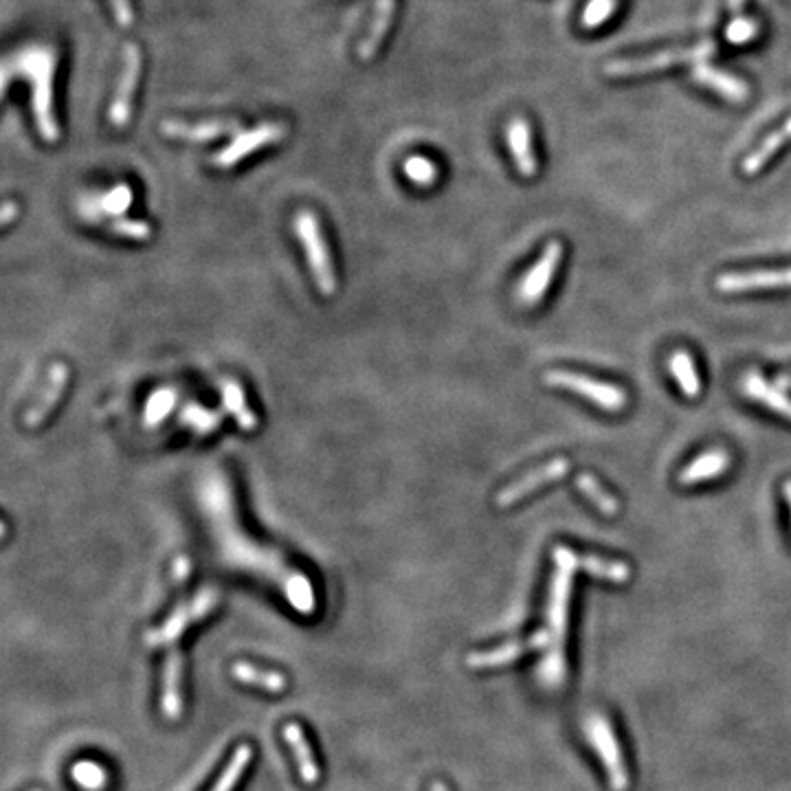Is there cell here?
Returning <instances> with one entry per match:
<instances>
[{
	"label": "cell",
	"instance_id": "44dd1931",
	"mask_svg": "<svg viewBox=\"0 0 791 791\" xmlns=\"http://www.w3.org/2000/svg\"><path fill=\"white\" fill-rule=\"evenodd\" d=\"M743 392L752 400H759V403H763L767 409H772L776 414L791 420V398L778 385L767 383L761 374L756 372L745 374Z\"/></svg>",
	"mask_w": 791,
	"mask_h": 791
},
{
	"label": "cell",
	"instance_id": "e0dca14e",
	"mask_svg": "<svg viewBox=\"0 0 791 791\" xmlns=\"http://www.w3.org/2000/svg\"><path fill=\"white\" fill-rule=\"evenodd\" d=\"M69 367L64 363H55L51 365L49 370V381L47 387H44V392L40 394V398L33 403V407L25 414V425L27 427H40L51 411L58 405V400L64 394V387L69 383Z\"/></svg>",
	"mask_w": 791,
	"mask_h": 791
},
{
	"label": "cell",
	"instance_id": "8fae6325",
	"mask_svg": "<svg viewBox=\"0 0 791 791\" xmlns=\"http://www.w3.org/2000/svg\"><path fill=\"white\" fill-rule=\"evenodd\" d=\"M139 73H141V51L139 47H135V44H128L124 53V69H121L113 108H110V121H113L117 128L128 126L132 113V95H135Z\"/></svg>",
	"mask_w": 791,
	"mask_h": 791
},
{
	"label": "cell",
	"instance_id": "4dcf8cb0",
	"mask_svg": "<svg viewBox=\"0 0 791 791\" xmlns=\"http://www.w3.org/2000/svg\"><path fill=\"white\" fill-rule=\"evenodd\" d=\"M132 198H135V194H132L130 185H117V187H113L110 192H106L102 198L97 200L95 211H91V214H86V218L93 220L95 214L97 216H121L124 211L130 209Z\"/></svg>",
	"mask_w": 791,
	"mask_h": 791
},
{
	"label": "cell",
	"instance_id": "74e56055",
	"mask_svg": "<svg viewBox=\"0 0 791 791\" xmlns=\"http://www.w3.org/2000/svg\"><path fill=\"white\" fill-rule=\"evenodd\" d=\"M110 5L115 9V16L117 22L121 27H130L132 25V7H130V0H110Z\"/></svg>",
	"mask_w": 791,
	"mask_h": 791
},
{
	"label": "cell",
	"instance_id": "ab89813d",
	"mask_svg": "<svg viewBox=\"0 0 791 791\" xmlns=\"http://www.w3.org/2000/svg\"><path fill=\"white\" fill-rule=\"evenodd\" d=\"M16 216H18V209H16V205L9 200V203H5V211H3V225H9V222L14 220Z\"/></svg>",
	"mask_w": 791,
	"mask_h": 791
},
{
	"label": "cell",
	"instance_id": "ba28073f",
	"mask_svg": "<svg viewBox=\"0 0 791 791\" xmlns=\"http://www.w3.org/2000/svg\"><path fill=\"white\" fill-rule=\"evenodd\" d=\"M286 137V126L284 124H262L253 130L242 132L236 139H233L225 150H220L214 159V165L218 167H233L236 163H240L242 159H247L249 154H253L255 150H260L264 146H271V143H277L280 139Z\"/></svg>",
	"mask_w": 791,
	"mask_h": 791
},
{
	"label": "cell",
	"instance_id": "b9f144b4",
	"mask_svg": "<svg viewBox=\"0 0 791 791\" xmlns=\"http://www.w3.org/2000/svg\"><path fill=\"white\" fill-rule=\"evenodd\" d=\"M783 493H785V499H787V504L791 508V479H787V482L783 484Z\"/></svg>",
	"mask_w": 791,
	"mask_h": 791
},
{
	"label": "cell",
	"instance_id": "1f68e13d",
	"mask_svg": "<svg viewBox=\"0 0 791 791\" xmlns=\"http://www.w3.org/2000/svg\"><path fill=\"white\" fill-rule=\"evenodd\" d=\"M181 422L185 427L200 433V436H207V433L216 431L220 427L222 418H220V414H216V411L205 409L196 403H189L181 411Z\"/></svg>",
	"mask_w": 791,
	"mask_h": 791
},
{
	"label": "cell",
	"instance_id": "2e32d148",
	"mask_svg": "<svg viewBox=\"0 0 791 791\" xmlns=\"http://www.w3.org/2000/svg\"><path fill=\"white\" fill-rule=\"evenodd\" d=\"M163 135L172 139H183V141H194V143H205L211 139L231 135V132L238 130V121L233 119H211V121H200V124H185V121H165L161 126Z\"/></svg>",
	"mask_w": 791,
	"mask_h": 791
},
{
	"label": "cell",
	"instance_id": "8d00e7d4",
	"mask_svg": "<svg viewBox=\"0 0 791 791\" xmlns=\"http://www.w3.org/2000/svg\"><path fill=\"white\" fill-rule=\"evenodd\" d=\"M110 231L130 240H148L152 236L150 225H146V222L141 220H128V218H117L110 222Z\"/></svg>",
	"mask_w": 791,
	"mask_h": 791
},
{
	"label": "cell",
	"instance_id": "5b68a950",
	"mask_svg": "<svg viewBox=\"0 0 791 791\" xmlns=\"http://www.w3.org/2000/svg\"><path fill=\"white\" fill-rule=\"evenodd\" d=\"M715 53V42H699L695 47H679V49H666L657 51L649 58H633V60H616L605 64L607 75L627 77V75H644L666 69V66L686 64V62H701L708 55Z\"/></svg>",
	"mask_w": 791,
	"mask_h": 791
},
{
	"label": "cell",
	"instance_id": "8992f818",
	"mask_svg": "<svg viewBox=\"0 0 791 791\" xmlns=\"http://www.w3.org/2000/svg\"><path fill=\"white\" fill-rule=\"evenodd\" d=\"M218 600H220L218 589H214V587L200 589V592L192 600H189V603L178 607L174 614L165 620V625H161L159 629H152L146 635V644H150V646L174 644L178 638H181L183 631L189 625H194V622L209 616L211 611L216 609Z\"/></svg>",
	"mask_w": 791,
	"mask_h": 791
},
{
	"label": "cell",
	"instance_id": "836d02e7",
	"mask_svg": "<svg viewBox=\"0 0 791 791\" xmlns=\"http://www.w3.org/2000/svg\"><path fill=\"white\" fill-rule=\"evenodd\" d=\"M73 778L75 783L86 791H99L104 789L108 783V774L102 765H97L93 761H82L73 767Z\"/></svg>",
	"mask_w": 791,
	"mask_h": 791
},
{
	"label": "cell",
	"instance_id": "d6a6232c",
	"mask_svg": "<svg viewBox=\"0 0 791 791\" xmlns=\"http://www.w3.org/2000/svg\"><path fill=\"white\" fill-rule=\"evenodd\" d=\"M405 174L414 185L418 187H431L438 181V167L427 157H409L405 161Z\"/></svg>",
	"mask_w": 791,
	"mask_h": 791
},
{
	"label": "cell",
	"instance_id": "603a6c76",
	"mask_svg": "<svg viewBox=\"0 0 791 791\" xmlns=\"http://www.w3.org/2000/svg\"><path fill=\"white\" fill-rule=\"evenodd\" d=\"M394 9H396V0H376V7H374V18H372V25L367 29V36L361 44V58L363 60H372L378 47H381V42L385 38V33L392 25V18H394Z\"/></svg>",
	"mask_w": 791,
	"mask_h": 791
},
{
	"label": "cell",
	"instance_id": "d6986e66",
	"mask_svg": "<svg viewBox=\"0 0 791 791\" xmlns=\"http://www.w3.org/2000/svg\"><path fill=\"white\" fill-rule=\"evenodd\" d=\"M506 139H508V146L512 150V157H515L517 170L528 178L537 174V159H534L532 130H530L528 121L521 117L512 119L508 124V130H506Z\"/></svg>",
	"mask_w": 791,
	"mask_h": 791
},
{
	"label": "cell",
	"instance_id": "5bb4252c",
	"mask_svg": "<svg viewBox=\"0 0 791 791\" xmlns=\"http://www.w3.org/2000/svg\"><path fill=\"white\" fill-rule=\"evenodd\" d=\"M767 288H791V269L723 273L717 277V291L730 295L748 293V291H767Z\"/></svg>",
	"mask_w": 791,
	"mask_h": 791
},
{
	"label": "cell",
	"instance_id": "52a82bcc",
	"mask_svg": "<svg viewBox=\"0 0 791 791\" xmlns=\"http://www.w3.org/2000/svg\"><path fill=\"white\" fill-rule=\"evenodd\" d=\"M543 381L548 383V385H552V387L567 389V392L585 396L587 400H592V403L598 405L600 409L620 411V409H625V405H627V394L622 392L618 385L596 381V378H589V376H583V374L565 372V370H550L548 374L543 376Z\"/></svg>",
	"mask_w": 791,
	"mask_h": 791
},
{
	"label": "cell",
	"instance_id": "3957f363",
	"mask_svg": "<svg viewBox=\"0 0 791 791\" xmlns=\"http://www.w3.org/2000/svg\"><path fill=\"white\" fill-rule=\"evenodd\" d=\"M295 236L302 240L310 273L315 277V284L323 295L337 293V273H334L332 258L328 251V242L321 233V222L313 211H299L293 220Z\"/></svg>",
	"mask_w": 791,
	"mask_h": 791
},
{
	"label": "cell",
	"instance_id": "ee69618b",
	"mask_svg": "<svg viewBox=\"0 0 791 791\" xmlns=\"http://www.w3.org/2000/svg\"><path fill=\"white\" fill-rule=\"evenodd\" d=\"M33 791H40V789H33Z\"/></svg>",
	"mask_w": 791,
	"mask_h": 791
},
{
	"label": "cell",
	"instance_id": "60d3db41",
	"mask_svg": "<svg viewBox=\"0 0 791 791\" xmlns=\"http://www.w3.org/2000/svg\"><path fill=\"white\" fill-rule=\"evenodd\" d=\"M743 5H745V0H730V7H732L734 14H741Z\"/></svg>",
	"mask_w": 791,
	"mask_h": 791
},
{
	"label": "cell",
	"instance_id": "484cf974",
	"mask_svg": "<svg viewBox=\"0 0 791 791\" xmlns=\"http://www.w3.org/2000/svg\"><path fill=\"white\" fill-rule=\"evenodd\" d=\"M787 141H791V119H787L785 124L778 128L776 132H772L770 137H767L759 148H756L748 159L743 161V165H741V170H743V174H748V176H752V174H756L759 170H763V165L770 161L772 157H774V152H778L781 150Z\"/></svg>",
	"mask_w": 791,
	"mask_h": 791
},
{
	"label": "cell",
	"instance_id": "9a60e30c",
	"mask_svg": "<svg viewBox=\"0 0 791 791\" xmlns=\"http://www.w3.org/2000/svg\"><path fill=\"white\" fill-rule=\"evenodd\" d=\"M161 710L170 721H176L183 715V655L176 644H170V651L165 657Z\"/></svg>",
	"mask_w": 791,
	"mask_h": 791
},
{
	"label": "cell",
	"instance_id": "e575fe53",
	"mask_svg": "<svg viewBox=\"0 0 791 791\" xmlns=\"http://www.w3.org/2000/svg\"><path fill=\"white\" fill-rule=\"evenodd\" d=\"M616 5L618 0H589L583 11V27L585 29L600 27L611 14H614Z\"/></svg>",
	"mask_w": 791,
	"mask_h": 791
},
{
	"label": "cell",
	"instance_id": "30bf717a",
	"mask_svg": "<svg viewBox=\"0 0 791 791\" xmlns=\"http://www.w3.org/2000/svg\"><path fill=\"white\" fill-rule=\"evenodd\" d=\"M561 258H563L561 242H550L548 247L543 249L537 264L532 266V271L523 277L519 284V299L523 304H528V306L539 304V299L548 293L552 277H554L556 269H559Z\"/></svg>",
	"mask_w": 791,
	"mask_h": 791
},
{
	"label": "cell",
	"instance_id": "4fadbf2b",
	"mask_svg": "<svg viewBox=\"0 0 791 791\" xmlns=\"http://www.w3.org/2000/svg\"><path fill=\"white\" fill-rule=\"evenodd\" d=\"M552 559H554V563H559V561L570 563L574 570H585L587 574L603 578V581H609V583H618V585L627 583L631 576V570L627 563L600 559V556H594V554H576L574 550L565 548V545L554 548Z\"/></svg>",
	"mask_w": 791,
	"mask_h": 791
},
{
	"label": "cell",
	"instance_id": "7402d4cb",
	"mask_svg": "<svg viewBox=\"0 0 791 791\" xmlns=\"http://www.w3.org/2000/svg\"><path fill=\"white\" fill-rule=\"evenodd\" d=\"M728 466H730V455L726 451L723 449L706 451V453H701L699 458L690 462L682 473H679V484L693 486V484L708 482V479H715L721 473H726Z\"/></svg>",
	"mask_w": 791,
	"mask_h": 791
},
{
	"label": "cell",
	"instance_id": "7c38bea8",
	"mask_svg": "<svg viewBox=\"0 0 791 791\" xmlns=\"http://www.w3.org/2000/svg\"><path fill=\"white\" fill-rule=\"evenodd\" d=\"M570 471V462L563 460V458H556L548 464L539 466V469L530 471L528 475H523L521 479H517L515 484H510L506 488H501V493L497 495V506L499 508H508L512 504H517L523 497H528L534 490L545 486V484H552V482H559Z\"/></svg>",
	"mask_w": 791,
	"mask_h": 791
},
{
	"label": "cell",
	"instance_id": "d590c367",
	"mask_svg": "<svg viewBox=\"0 0 791 791\" xmlns=\"http://www.w3.org/2000/svg\"><path fill=\"white\" fill-rule=\"evenodd\" d=\"M759 22L752 18H734L730 22V27L726 29V38L730 44H748L756 36H759Z\"/></svg>",
	"mask_w": 791,
	"mask_h": 791
},
{
	"label": "cell",
	"instance_id": "f1b7e54d",
	"mask_svg": "<svg viewBox=\"0 0 791 791\" xmlns=\"http://www.w3.org/2000/svg\"><path fill=\"white\" fill-rule=\"evenodd\" d=\"M671 374L675 376V381L679 383V389L688 396V398H695L699 396V376H697V367L690 359V354L686 350H677L671 356Z\"/></svg>",
	"mask_w": 791,
	"mask_h": 791
},
{
	"label": "cell",
	"instance_id": "277c9868",
	"mask_svg": "<svg viewBox=\"0 0 791 791\" xmlns=\"http://www.w3.org/2000/svg\"><path fill=\"white\" fill-rule=\"evenodd\" d=\"M585 734H587V741L592 743V748L600 754V761H603L607 776H609V785L614 791H627L629 787V774H627V765L625 759H622V750H620V743L614 734V728H611V723L605 715H589L587 723H585Z\"/></svg>",
	"mask_w": 791,
	"mask_h": 791
},
{
	"label": "cell",
	"instance_id": "6da1fadb",
	"mask_svg": "<svg viewBox=\"0 0 791 791\" xmlns=\"http://www.w3.org/2000/svg\"><path fill=\"white\" fill-rule=\"evenodd\" d=\"M574 567L570 563L559 561L550 585L548 600V633H550V649L537 666V675L543 688L559 690L567 679V662H565V633H567V614H570V598L574 585Z\"/></svg>",
	"mask_w": 791,
	"mask_h": 791
},
{
	"label": "cell",
	"instance_id": "9c48e42d",
	"mask_svg": "<svg viewBox=\"0 0 791 791\" xmlns=\"http://www.w3.org/2000/svg\"><path fill=\"white\" fill-rule=\"evenodd\" d=\"M550 633L548 629H539L537 633L532 635L528 640H521V642H510L504 646H497V649H490V651H477L471 653L466 657V664L473 671H484V668H497V666H504L519 660L521 655L532 653V651H548L550 649Z\"/></svg>",
	"mask_w": 791,
	"mask_h": 791
},
{
	"label": "cell",
	"instance_id": "f35d334b",
	"mask_svg": "<svg viewBox=\"0 0 791 791\" xmlns=\"http://www.w3.org/2000/svg\"><path fill=\"white\" fill-rule=\"evenodd\" d=\"M189 572H192V563H189V559H185V556H181V559L174 561V578H176L178 583H183L185 578L189 576Z\"/></svg>",
	"mask_w": 791,
	"mask_h": 791
},
{
	"label": "cell",
	"instance_id": "d4e9b609",
	"mask_svg": "<svg viewBox=\"0 0 791 791\" xmlns=\"http://www.w3.org/2000/svg\"><path fill=\"white\" fill-rule=\"evenodd\" d=\"M231 675H233V679H238V682L266 690V693H284L286 684H288L282 673L264 671V668H258V666L247 664V662L233 664Z\"/></svg>",
	"mask_w": 791,
	"mask_h": 791
},
{
	"label": "cell",
	"instance_id": "cb8c5ba5",
	"mask_svg": "<svg viewBox=\"0 0 791 791\" xmlns=\"http://www.w3.org/2000/svg\"><path fill=\"white\" fill-rule=\"evenodd\" d=\"M220 396H222V405H225L229 414H233V418H236L242 431H253L255 427H258V416H255L249 409L240 383L231 381V378H225V381L220 383Z\"/></svg>",
	"mask_w": 791,
	"mask_h": 791
},
{
	"label": "cell",
	"instance_id": "4316f807",
	"mask_svg": "<svg viewBox=\"0 0 791 791\" xmlns=\"http://www.w3.org/2000/svg\"><path fill=\"white\" fill-rule=\"evenodd\" d=\"M576 486L589 501H592V504L600 512H603V515H607V517L618 515V510H620L618 499L614 495H609L607 490L600 486V482L592 473H581V475H578L576 477Z\"/></svg>",
	"mask_w": 791,
	"mask_h": 791
},
{
	"label": "cell",
	"instance_id": "ffe728a7",
	"mask_svg": "<svg viewBox=\"0 0 791 791\" xmlns=\"http://www.w3.org/2000/svg\"><path fill=\"white\" fill-rule=\"evenodd\" d=\"M693 77L701 86L712 88V91L719 93L721 97H726L728 102H734V104L745 102V99H748V95H750L748 86H745L739 77H734L726 71L712 69V66H708V64L695 66Z\"/></svg>",
	"mask_w": 791,
	"mask_h": 791
},
{
	"label": "cell",
	"instance_id": "f546056e",
	"mask_svg": "<svg viewBox=\"0 0 791 791\" xmlns=\"http://www.w3.org/2000/svg\"><path fill=\"white\" fill-rule=\"evenodd\" d=\"M251 759H253L251 745H240V748L233 752V756H231L227 767H225V772L220 774V778L216 781V785L211 787V791H233V789H236L242 774L247 772Z\"/></svg>",
	"mask_w": 791,
	"mask_h": 791
},
{
	"label": "cell",
	"instance_id": "ac0fdd59",
	"mask_svg": "<svg viewBox=\"0 0 791 791\" xmlns=\"http://www.w3.org/2000/svg\"><path fill=\"white\" fill-rule=\"evenodd\" d=\"M284 739L288 743V748L293 750L297 770H299V778H302L306 785H317L319 778H321V770H319V763H317L315 754H313V748H310V743L306 739L304 728L299 726V723H295V721L286 723Z\"/></svg>",
	"mask_w": 791,
	"mask_h": 791
},
{
	"label": "cell",
	"instance_id": "7a4b0ae2",
	"mask_svg": "<svg viewBox=\"0 0 791 791\" xmlns=\"http://www.w3.org/2000/svg\"><path fill=\"white\" fill-rule=\"evenodd\" d=\"M7 66L31 82V104L33 119L40 137L47 143L60 139V128L53 113V71H55V51L49 47H31L18 53Z\"/></svg>",
	"mask_w": 791,
	"mask_h": 791
},
{
	"label": "cell",
	"instance_id": "83f0119b",
	"mask_svg": "<svg viewBox=\"0 0 791 791\" xmlns=\"http://www.w3.org/2000/svg\"><path fill=\"white\" fill-rule=\"evenodd\" d=\"M178 403V392L172 387H161L157 392H152L146 409H143V422L146 427H157L161 422L172 414V409Z\"/></svg>",
	"mask_w": 791,
	"mask_h": 791
},
{
	"label": "cell",
	"instance_id": "7bdbcfd3",
	"mask_svg": "<svg viewBox=\"0 0 791 791\" xmlns=\"http://www.w3.org/2000/svg\"><path fill=\"white\" fill-rule=\"evenodd\" d=\"M431 791H449V787L444 785V783H440V781H433L431 783Z\"/></svg>",
	"mask_w": 791,
	"mask_h": 791
}]
</instances>
